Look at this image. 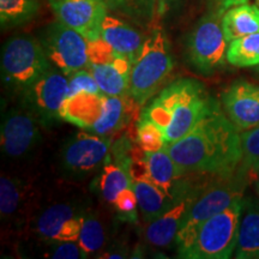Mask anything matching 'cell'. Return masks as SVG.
<instances>
[{"mask_svg":"<svg viewBox=\"0 0 259 259\" xmlns=\"http://www.w3.org/2000/svg\"><path fill=\"white\" fill-rule=\"evenodd\" d=\"M57 19L88 41L101 37V27L107 16L106 0H48Z\"/></svg>","mask_w":259,"mask_h":259,"instance_id":"cell-10","label":"cell"},{"mask_svg":"<svg viewBox=\"0 0 259 259\" xmlns=\"http://www.w3.org/2000/svg\"><path fill=\"white\" fill-rule=\"evenodd\" d=\"M77 242L87 254L95 253L96 251H99L105 244V232H103L101 222L92 216H88V218L84 216Z\"/></svg>","mask_w":259,"mask_h":259,"instance_id":"cell-31","label":"cell"},{"mask_svg":"<svg viewBox=\"0 0 259 259\" xmlns=\"http://www.w3.org/2000/svg\"><path fill=\"white\" fill-rule=\"evenodd\" d=\"M181 0H157V17L166 16L171 9L177 8Z\"/></svg>","mask_w":259,"mask_h":259,"instance_id":"cell-37","label":"cell"},{"mask_svg":"<svg viewBox=\"0 0 259 259\" xmlns=\"http://www.w3.org/2000/svg\"><path fill=\"white\" fill-rule=\"evenodd\" d=\"M227 61L238 67L259 66V32L229 42Z\"/></svg>","mask_w":259,"mask_h":259,"instance_id":"cell-26","label":"cell"},{"mask_svg":"<svg viewBox=\"0 0 259 259\" xmlns=\"http://www.w3.org/2000/svg\"><path fill=\"white\" fill-rule=\"evenodd\" d=\"M24 202V187L18 180L3 176L0 179V213L3 220L15 218Z\"/></svg>","mask_w":259,"mask_h":259,"instance_id":"cell-27","label":"cell"},{"mask_svg":"<svg viewBox=\"0 0 259 259\" xmlns=\"http://www.w3.org/2000/svg\"><path fill=\"white\" fill-rule=\"evenodd\" d=\"M108 136L78 132L65 142L61 149V164L71 173H88L107 162L112 150Z\"/></svg>","mask_w":259,"mask_h":259,"instance_id":"cell-9","label":"cell"},{"mask_svg":"<svg viewBox=\"0 0 259 259\" xmlns=\"http://www.w3.org/2000/svg\"><path fill=\"white\" fill-rule=\"evenodd\" d=\"M138 107L134 105L127 95L125 96H107L106 109L102 118L97 121V124L89 132L108 136L113 132L119 131L124 127L125 122L128 120L130 109H137Z\"/></svg>","mask_w":259,"mask_h":259,"instance_id":"cell-22","label":"cell"},{"mask_svg":"<svg viewBox=\"0 0 259 259\" xmlns=\"http://www.w3.org/2000/svg\"><path fill=\"white\" fill-rule=\"evenodd\" d=\"M247 179L246 174L238 170L232 176L218 177L200 191L176 238L178 253L181 258L193 244L204 222L229 208L238 200L244 199Z\"/></svg>","mask_w":259,"mask_h":259,"instance_id":"cell-3","label":"cell"},{"mask_svg":"<svg viewBox=\"0 0 259 259\" xmlns=\"http://www.w3.org/2000/svg\"><path fill=\"white\" fill-rule=\"evenodd\" d=\"M184 174L228 177L242 160L240 131L213 101L189 134L167 147Z\"/></svg>","mask_w":259,"mask_h":259,"instance_id":"cell-1","label":"cell"},{"mask_svg":"<svg viewBox=\"0 0 259 259\" xmlns=\"http://www.w3.org/2000/svg\"><path fill=\"white\" fill-rule=\"evenodd\" d=\"M52 69L40 40L19 35L6 41L2 52V78L14 89L24 90Z\"/></svg>","mask_w":259,"mask_h":259,"instance_id":"cell-5","label":"cell"},{"mask_svg":"<svg viewBox=\"0 0 259 259\" xmlns=\"http://www.w3.org/2000/svg\"><path fill=\"white\" fill-rule=\"evenodd\" d=\"M235 258L259 259V199L244 204Z\"/></svg>","mask_w":259,"mask_h":259,"instance_id":"cell-19","label":"cell"},{"mask_svg":"<svg viewBox=\"0 0 259 259\" xmlns=\"http://www.w3.org/2000/svg\"><path fill=\"white\" fill-rule=\"evenodd\" d=\"M144 160L147 164V179L166 193L170 199L176 200L190 187L183 185L181 179L186 174L180 170L176 161L168 153L167 148L154 153L144 151Z\"/></svg>","mask_w":259,"mask_h":259,"instance_id":"cell-15","label":"cell"},{"mask_svg":"<svg viewBox=\"0 0 259 259\" xmlns=\"http://www.w3.org/2000/svg\"><path fill=\"white\" fill-rule=\"evenodd\" d=\"M203 189L204 187L202 189L189 187L185 192L174 200L173 204L162 215L149 222L147 232H145L147 240L157 247H164L176 240L191 205Z\"/></svg>","mask_w":259,"mask_h":259,"instance_id":"cell-14","label":"cell"},{"mask_svg":"<svg viewBox=\"0 0 259 259\" xmlns=\"http://www.w3.org/2000/svg\"><path fill=\"white\" fill-rule=\"evenodd\" d=\"M223 111L239 131L259 126V85L235 80L221 95Z\"/></svg>","mask_w":259,"mask_h":259,"instance_id":"cell-13","label":"cell"},{"mask_svg":"<svg viewBox=\"0 0 259 259\" xmlns=\"http://www.w3.org/2000/svg\"><path fill=\"white\" fill-rule=\"evenodd\" d=\"M115 209L118 210L121 219L126 221H137V206L138 200L136 197L134 186L127 187L119 194L118 198L113 203Z\"/></svg>","mask_w":259,"mask_h":259,"instance_id":"cell-32","label":"cell"},{"mask_svg":"<svg viewBox=\"0 0 259 259\" xmlns=\"http://www.w3.org/2000/svg\"><path fill=\"white\" fill-rule=\"evenodd\" d=\"M132 181L138 206L147 222H151L158 218L173 204V199H170L148 179H136Z\"/></svg>","mask_w":259,"mask_h":259,"instance_id":"cell-21","label":"cell"},{"mask_svg":"<svg viewBox=\"0 0 259 259\" xmlns=\"http://www.w3.org/2000/svg\"><path fill=\"white\" fill-rule=\"evenodd\" d=\"M106 103L107 95L102 93H76L65 100L59 112L60 119L90 131L102 118Z\"/></svg>","mask_w":259,"mask_h":259,"instance_id":"cell-16","label":"cell"},{"mask_svg":"<svg viewBox=\"0 0 259 259\" xmlns=\"http://www.w3.org/2000/svg\"><path fill=\"white\" fill-rule=\"evenodd\" d=\"M255 3H257V5L259 6V0H255Z\"/></svg>","mask_w":259,"mask_h":259,"instance_id":"cell-39","label":"cell"},{"mask_svg":"<svg viewBox=\"0 0 259 259\" xmlns=\"http://www.w3.org/2000/svg\"><path fill=\"white\" fill-rule=\"evenodd\" d=\"M248 179L252 180V183H253V186H254L255 193H257V196L259 197V168L257 170H254L253 173H251L250 176H248Z\"/></svg>","mask_w":259,"mask_h":259,"instance_id":"cell-38","label":"cell"},{"mask_svg":"<svg viewBox=\"0 0 259 259\" xmlns=\"http://www.w3.org/2000/svg\"><path fill=\"white\" fill-rule=\"evenodd\" d=\"M250 0H211V4L213 6V11H218L220 14H225L228 9L233 8V6L246 4Z\"/></svg>","mask_w":259,"mask_h":259,"instance_id":"cell-36","label":"cell"},{"mask_svg":"<svg viewBox=\"0 0 259 259\" xmlns=\"http://www.w3.org/2000/svg\"><path fill=\"white\" fill-rule=\"evenodd\" d=\"M106 3L109 8L142 23L157 17V0H106Z\"/></svg>","mask_w":259,"mask_h":259,"instance_id":"cell-28","label":"cell"},{"mask_svg":"<svg viewBox=\"0 0 259 259\" xmlns=\"http://www.w3.org/2000/svg\"><path fill=\"white\" fill-rule=\"evenodd\" d=\"M40 138L37 119L31 109L14 108L6 113L0 131V143L6 156H23L37 144Z\"/></svg>","mask_w":259,"mask_h":259,"instance_id":"cell-12","label":"cell"},{"mask_svg":"<svg viewBox=\"0 0 259 259\" xmlns=\"http://www.w3.org/2000/svg\"><path fill=\"white\" fill-rule=\"evenodd\" d=\"M227 38L222 29V14L212 11L199 19L187 38L190 64L203 74H211L227 59Z\"/></svg>","mask_w":259,"mask_h":259,"instance_id":"cell-7","label":"cell"},{"mask_svg":"<svg viewBox=\"0 0 259 259\" xmlns=\"http://www.w3.org/2000/svg\"><path fill=\"white\" fill-rule=\"evenodd\" d=\"M245 198L203 223L193 244L184 254L189 259H228L238 244Z\"/></svg>","mask_w":259,"mask_h":259,"instance_id":"cell-6","label":"cell"},{"mask_svg":"<svg viewBox=\"0 0 259 259\" xmlns=\"http://www.w3.org/2000/svg\"><path fill=\"white\" fill-rule=\"evenodd\" d=\"M80 92L101 93L95 78L88 69L77 71L69 77V96Z\"/></svg>","mask_w":259,"mask_h":259,"instance_id":"cell-35","label":"cell"},{"mask_svg":"<svg viewBox=\"0 0 259 259\" xmlns=\"http://www.w3.org/2000/svg\"><path fill=\"white\" fill-rule=\"evenodd\" d=\"M173 57L166 32L155 28L144 40L137 59L132 64L127 96L136 107H142L163 85L171 70Z\"/></svg>","mask_w":259,"mask_h":259,"instance_id":"cell-4","label":"cell"},{"mask_svg":"<svg viewBox=\"0 0 259 259\" xmlns=\"http://www.w3.org/2000/svg\"><path fill=\"white\" fill-rule=\"evenodd\" d=\"M242 160L239 171L250 176L259 168V126L240 132Z\"/></svg>","mask_w":259,"mask_h":259,"instance_id":"cell-29","label":"cell"},{"mask_svg":"<svg viewBox=\"0 0 259 259\" xmlns=\"http://www.w3.org/2000/svg\"><path fill=\"white\" fill-rule=\"evenodd\" d=\"M258 70H259V67H258Z\"/></svg>","mask_w":259,"mask_h":259,"instance_id":"cell-40","label":"cell"},{"mask_svg":"<svg viewBox=\"0 0 259 259\" xmlns=\"http://www.w3.org/2000/svg\"><path fill=\"white\" fill-rule=\"evenodd\" d=\"M95 78L100 92L107 96L127 95L131 79L132 61L122 54L105 64H94L87 66Z\"/></svg>","mask_w":259,"mask_h":259,"instance_id":"cell-17","label":"cell"},{"mask_svg":"<svg viewBox=\"0 0 259 259\" xmlns=\"http://www.w3.org/2000/svg\"><path fill=\"white\" fill-rule=\"evenodd\" d=\"M46 255L53 259H79L88 257L77 241H53V245L51 246Z\"/></svg>","mask_w":259,"mask_h":259,"instance_id":"cell-34","label":"cell"},{"mask_svg":"<svg viewBox=\"0 0 259 259\" xmlns=\"http://www.w3.org/2000/svg\"><path fill=\"white\" fill-rule=\"evenodd\" d=\"M118 52L102 37L88 41V65L105 64L113 60Z\"/></svg>","mask_w":259,"mask_h":259,"instance_id":"cell-33","label":"cell"},{"mask_svg":"<svg viewBox=\"0 0 259 259\" xmlns=\"http://www.w3.org/2000/svg\"><path fill=\"white\" fill-rule=\"evenodd\" d=\"M132 178L124 167L116 162H106L100 179V190L107 202L114 203L122 191L132 186Z\"/></svg>","mask_w":259,"mask_h":259,"instance_id":"cell-24","label":"cell"},{"mask_svg":"<svg viewBox=\"0 0 259 259\" xmlns=\"http://www.w3.org/2000/svg\"><path fill=\"white\" fill-rule=\"evenodd\" d=\"M25 105L41 119H60L59 112L69 97V78L61 71L50 69L40 79L24 90Z\"/></svg>","mask_w":259,"mask_h":259,"instance_id":"cell-11","label":"cell"},{"mask_svg":"<svg viewBox=\"0 0 259 259\" xmlns=\"http://www.w3.org/2000/svg\"><path fill=\"white\" fill-rule=\"evenodd\" d=\"M137 143L145 153H154L167 148L163 131L147 119L138 118L137 122Z\"/></svg>","mask_w":259,"mask_h":259,"instance_id":"cell-30","label":"cell"},{"mask_svg":"<svg viewBox=\"0 0 259 259\" xmlns=\"http://www.w3.org/2000/svg\"><path fill=\"white\" fill-rule=\"evenodd\" d=\"M222 29L228 44L259 32V6L246 3L228 9L222 15Z\"/></svg>","mask_w":259,"mask_h":259,"instance_id":"cell-20","label":"cell"},{"mask_svg":"<svg viewBox=\"0 0 259 259\" xmlns=\"http://www.w3.org/2000/svg\"><path fill=\"white\" fill-rule=\"evenodd\" d=\"M74 215H77L76 208L71 204H53L40 213L35 225V231L41 238L56 241L63 226Z\"/></svg>","mask_w":259,"mask_h":259,"instance_id":"cell-23","label":"cell"},{"mask_svg":"<svg viewBox=\"0 0 259 259\" xmlns=\"http://www.w3.org/2000/svg\"><path fill=\"white\" fill-rule=\"evenodd\" d=\"M101 37L108 42L115 52L127 57L132 64L137 59L144 44L143 36L137 29L111 15H107L103 21Z\"/></svg>","mask_w":259,"mask_h":259,"instance_id":"cell-18","label":"cell"},{"mask_svg":"<svg viewBox=\"0 0 259 259\" xmlns=\"http://www.w3.org/2000/svg\"><path fill=\"white\" fill-rule=\"evenodd\" d=\"M40 42L51 63L67 77L88 66V40L61 22L45 28Z\"/></svg>","mask_w":259,"mask_h":259,"instance_id":"cell-8","label":"cell"},{"mask_svg":"<svg viewBox=\"0 0 259 259\" xmlns=\"http://www.w3.org/2000/svg\"><path fill=\"white\" fill-rule=\"evenodd\" d=\"M212 102L198 80L180 78L164 87L142 109L139 118L157 125L163 131L168 147L189 134Z\"/></svg>","mask_w":259,"mask_h":259,"instance_id":"cell-2","label":"cell"},{"mask_svg":"<svg viewBox=\"0 0 259 259\" xmlns=\"http://www.w3.org/2000/svg\"><path fill=\"white\" fill-rule=\"evenodd\" d=\"M40 4L37 0H0L2 28L18 27L31 21L37 15Z\"/></svg>","mask_w":259,"mask_h":259,"instance_id":"cell-25","label":"cell"}]
</instances>
